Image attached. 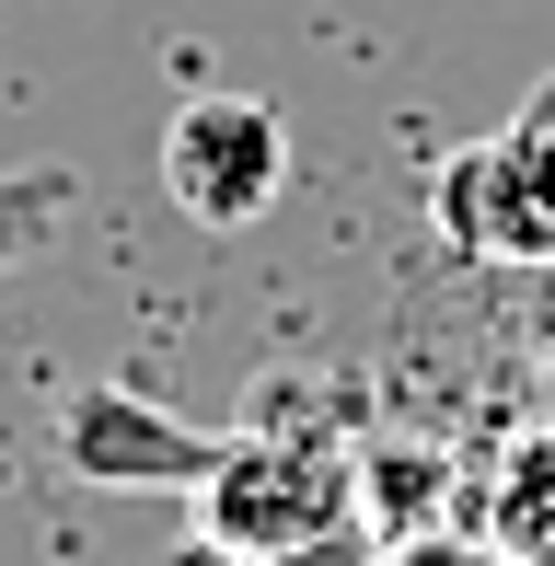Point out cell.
<instances>
[{
  "mask_svg": "<svg viewBox=\"0 0 555 566\" xmlns=\"http://www.w3.org/2000/svg\"><path fill=\"white\" fill-rule=\"evenodd\" d=\"M359 509H370L359 451L324 417H278L266 394H255V428H232L220 474L197 485V532L243 566H324L359 532Z\"/></svg>",
  "mask_w": 555,
  "mask_h": 566,
  "instance_id": "1",
  "label": "cell"
},
{
  "mask_svg": "<svg viewBox=\"0 0 555 566\" xmlns=\"http://www.w3.org/2000/svg\"><path fill=\"white\" fill-rule=\"evenodd\" d=\"M428 209H440V243H463L474 266H555V93L486 150L440 163Z\"/></svg>",
  "mask_w": 555,
  "mask_h": 566,
  "instance_id": "2",
  "label": "cell"
},
{
  "mask_svg": "<svg viewBox=\"0 0 555 566\" xmlns=\"http://www.w3.org/2000/svg\"><path fill=\"white\" fill-rule=\"evenodd\" d=\"M290 186V116L255 93H197L163 127V197L197 231H255Z\"/></svg>",
  "mask_w": 555,
  "mask_h": 566,
  "instance_id": "3",
  "label": "cell"
},
{
  "mask_svg": "<svg viewBox=\"0 0 555 566\" xmlns=\"http://www.w3.org/2000/svg\"><path fill=\"white\" fill-rule=\"evenodd\" d=\"M232 428H197L174 405H150L139 381H82L59 405V462L82 485H209Z\"/></svg>",
  "mask_w": 555,
  "mask_h": 566,
  "instance_id": "4",
  "label": "cell"
},
{
  "mask_svg": "<svg viewBox=\"0 0 555 566\" xmlns=\"http://www.w3.org/2000/svg\"><path fill=\"white\" fill-rule=\"evenodd\" d=\"M498 555L510 566H555V428L510 451V474H498Z\"/></svg>",
  "mask_w": 555,
  "mask_h": 566,
  "instance_id": "5",
  "label": "cell"
},
{
  "mask_svg": "<svg viewBox=\"0 0 555 566\" xmlns=\"http://www.w3.org/2000/svg\"><path fill=\"white\" fill-rule=\"evenodd\" d=\"M70 209H82V174H59V163H23V174H0V277L23 266V254H46L70 231Z\"/></svg>",
  "mask_w": 555,
  "mask_h": 566,
  "instance_id": "6",
  "label": "cell"
},
{
  "mask_svg": "<svg viewBox=\"0 0 555 566\" xmlns=\"http://www.w3.org/2000/svg\"><path fill=\"white\" fill-rule=\"evenodd\" d=\"M394 566H510V555H498V544H451V532H417Z\"/></svg>",
  "mask_w": 555,
  "mask_h": 566,
  "instance_id": "7",
  "label": "cell"
},
{
  "mask_svg": "<svg viewBox=\"0 0 555 566\" xmlns=\"http://www.w3.org/2000/svg\"><path fill=\"white\" fill-rule=\"evenodd\" d=\"M533 370H544V394H555V301H544V324H533Z\"/></svg>",
  "mask_w": 555,
  "mask_h": 566,
  "instance_id": "8",
  "label": "cell"
},
{
  "mask_svg": "<svg viewBox=\"0 0 555 566\" xmlns=\"http://www.w3.org/2000/svg\"><path fill=\"white\" fill-rule=\"evenodd\" d=\"M197 566H243V555H220V544H209V555H197Z\"/></svg>",
  "mask_w": 555,
  "mask_h": 566,
  "instance_id": "9",
  "label": "cell"
}]
</instances>
